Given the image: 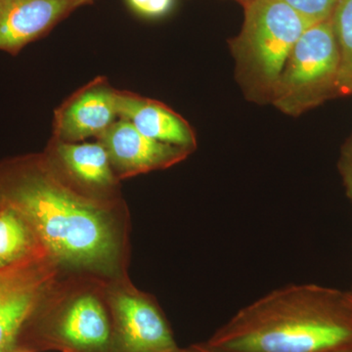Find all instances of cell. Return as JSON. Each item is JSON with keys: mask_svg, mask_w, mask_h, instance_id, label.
<instances>
[{"mask_svg": "<svg viewBox=\"0 0 352 352\" xmlns=\"http://www.w3.org/2000/svg\"><path fill=\"white\" fill-rule=\"evenodd\" d=\"M0 201L29 219L63 272L106 280L127 274L124 201L83 195L58 175L43 152L0 161Z\"/></svg>", "mask_w": 352, "mask_h": 352, "instance_id": "6da1fadb", "label": "cell"}, {"mask_svg": "<svg viewBox=\"0 0 352 352\" xmlns=\"http://www.w3.org/2000/svg\"><path fill=\"white\" fill-rule=\"evenodd\" d=\"M351 342L349 291L293 284L243 307L206 344L219 352H330Z\"/></svg>", "mask_w": 352, "mask_h": 352, "instance_id": "7a4b0ae2", "label": "cell"}, {"mask_svg": "<svg viewBox=\"0 0 352 352\" xmlns=\"http://www.w3.org/2000/svg\"><path fill=\"white\" fill-rule=\"evenodd\" d=\"M107 282L62 272L25 321L17 349L31 352H112Z\"/></svg>", "mask_w": 352, "mask_h": 352, "instance_id": "3957f363", "label": "cell"}, {"mask_svg": "<svg viewBox=\"0 0 352 352\" xmlns=\"http://www.w3.org/2000/svg\"><path fill=\"white\" fill-rule=\"evenodd\" d=\"M242 30L229 41L235 76L248 100L270 103L296 43L314 25L284 0H248Z\"/></svg>", "mask_w": 352, "mask_h": 352, "instance_id": "277c9868", "label": "cell"}, {"mask_svg": "<svg viewBox=\"0 0 352 352\" xmlns=\"http://www.w3.org/2000/svg\"><path fill=\"white\" fill-rule=\"evenodd\" d=\"M339 48L330 19L308 28L296 43L273 90L270 103L298 117L339 97Z\"/></svg>", "mask_w": 352, "mask_h": 352, "instance_id": "5b68a950", "label": "cell"}, {"mask_svg": "<svg viewBox=\"0 0 352 352\" xmlns=\"http://www.w3.org/2000/svg\"><path fill=\"white\" fill-rule=\"evenodd\" d=\"M112 320V352H178L166 315L156 298L140 291L124 275L108 280Z\"/></svg>", "mask_w": 352, "mask_h": 352, "instance_id": "8992f818", "label": "cell"}, {"mask_svg": "<svg viewBox=\"0 0 352 352\" xmlns=\"http://www.w3.org/2000/svg\"><path fill=\"white\" fill-rule=\"evenodd\" d=\"M63 272L50 256L0 270V352H14L25 321Z\"/></svg>", "mask_w": 352, "mask_h": 352, "instance_id": "52a82bcc", "label": "cell"}, {"mask_svg": "<svg viewBox=\"0 0 352 352\" xmlns=\"http://www.w3.org/2000/svg\"><path fill=\"white\" fill-rule=\"evenodd\" d=\"M43 153L58 175L83 195L103 201H124L120 180L100 141L64 142L51 138Z\"/></svg>", "mask_w": 352, "mask_h": 352, "instance_id": "ba28073f", "label": "cell"}, {"mask_svg": "<svg viewBox=\"0 0 352 352\" xmlns=\"http://www.w3.org/2000/svg\"><path fill=\"white\" fill-rule=\"evenodd\" d=\"M117 88L105 76H97L69 95L54 111L52 138L83 142L100 138L119 120Z\"/></svg>", "mask_w": 352, "mask_h": 352, "instance_id": "9c48e42d", "label": "cell"}, {"mask_svg": "<svg viewBox=\"0 0 352 352\" xmlns=\"http://www.w3.org/2000/svg\"><path fill=\"white\" fill-rule=\"evenodd\" d=\"M96 140L107 150L120 180L166 170L182 163L193 153L186 148L147 138L126 120L120 119Z\"/></svg>", "mask_w": 352, "mask_h": 352, "instance_id": "30bf717a", "label": "cell"}, {"mask_svg": "<svg viewBox=\"0 0 352 352\" xmlns=\"http://www.w3.org/2000/svg\"><path fill=\"white\" fill-rule=\"evenodd\" d=\"M95 0H0V51L16 56Z\"/></svg>", "mask_w": 352, "mask_h": 352, "instance_id": "8fae6325", "label": "cell"}, {"mask_svg": "<svg viewBox=\"0 0 352 352\" xmlns=\"http://www.w3.org/2000/svg\"><path fill=\"white\" fill-rule=\"evenodd\" d=\"M117 111L136 131L159 142L197 149L195 131L184 118L162 102L127 90H117Z\"/></svg>", "mask_w": 352, "mask_h": 352, "instance_id": "7c38bea8", "label": "cell"}, {"mask_svg": "<svg viewBox=\"0 0 352 352\" xmlns=\"http://www.w3.org/2000/svg\"><path fill=\"white\" fill-rule=\"evenodd\" d=\"M47 256L50 254L29 219L0 201V270Z\"/></svg>", "mask_w": 352, "mask_h": 352, "instance_id": "4fadbf2b", "label": "cell"}, {"mask_svg": "<svg viewBox=\"0 0 352 352\" xmlns=\"http://www.w3.org/2000/svg\"><path fill=\"white\" fill-rule=\"evenodd\" d=\"M339 48L338 94H352V0H340L331 16Z\"/></svg>", "mask_w": 352, "mask_h": 352, "instance_id": "5bb4252c", "label": "cell"}, {"mask_svg": "<svg viewBox=\"0 0 352 352\" xmlns=\"http://www.w3.org/2000/svg\"><path fill=\"white\" fill-rule=\"evenodd\" d=\"M302 17L312 23L330 19L340 0H284Z\"/></svg>", "mask_w": 352, "mask_h": 352, "instance_id": "9a60e30c", "label": "cell"}, {"mask_svg": "<svg viewBox=\"0 0 352 352\" xmlns=\"http://www.w3.org/2000/svg\"><path fill=\"white\" fill-rule=\"evenodd\" d=\"M175 0H126L127 6L146 19H159L170 12Z\"/></svg>", "mask_w": 352, "mask_h": 352, "instance_id": "2e32d148", "label": "cell"}, {"mask_svg": "<svg viewBox=\"0 0 352 352\" xmlns=\"http://www.w3.org/2000/svg\"><path fill=\"white\" fill-rule=\"evenodd\" d=\"M338 168L342 176L346 195L352 205V136L342 147Z\"/></svg>", "mask_w": 352, "mask_h": 352, "instance_id": "e0dca14e", "label": "cell"}, {"mask_svg": "<svg viewBox=\"0 0 352 352\" xmlns=\"http://www.w3.org/2000/svg\"><path fill=\"white\" fill-rule=\"evenodd\" d=\"M178 352H219L214 351L212 347L208 346L206 342L204 344H192V346H189L187 347H180L179 351Z\"/></svg>", "mask_w": 352, "mask_h": 352, "instance_id": "ac0fdd59", "label": "cell"}, {"mask_svg": "<svg viewBox=\"0 0 352 352\" xmlns=\"http://www.w3.org/2000/svg\"><path fill=\"white\" fill-rule=\"evenodd\" d=\"M330 352H352V342L351 344H346V346L340 347V349H335V351Z\"/></svg>", "mask_w": 352, "mask_h": 352, "instance_id": "d6986e66", "label": "cell"}, {"mask_svg": "<svg viewBox=\"0 0 352 352\" xmlns=\"http://www.w3.org/2000/svg\"><path fill=\"white\" fill-rule=\"evenodd\" d=\"M238 1H240L241 3H244V2L248 1V0H238Z\"/></svg>", "mask_w": 352, "mask_h": 352, "instance_id": "ffe728a7", "label": "cell"}, {"mask_svg": "<svg viewBox=\"0 0 352 352\" xmlns=\"http://www.w3.org/2000/svg\"><path fill=\"white\" fill-rule=\"evenodd\" d=\"M349 294H351V296H352V285H351V289H349Z\"/></svg>", "mask_w": 352, "mask_h": 352, "instance_id": "44dd1931", "label": "cell"}, {"mask_svg": "<svg viewBox=\"0 0 352 352\" xmlns=\"http://www.w3.org/2000/svg\"><path fill=\"white\" fill-rule=\"evenodd\" d=\"M349 295H351V294H349ZM351 300H352V296H351Z\"/></svg>", "mask_w": 352, "mask_h": 352, "instance_id": "7402d4cb", "label": "cell"}]
</instances>
